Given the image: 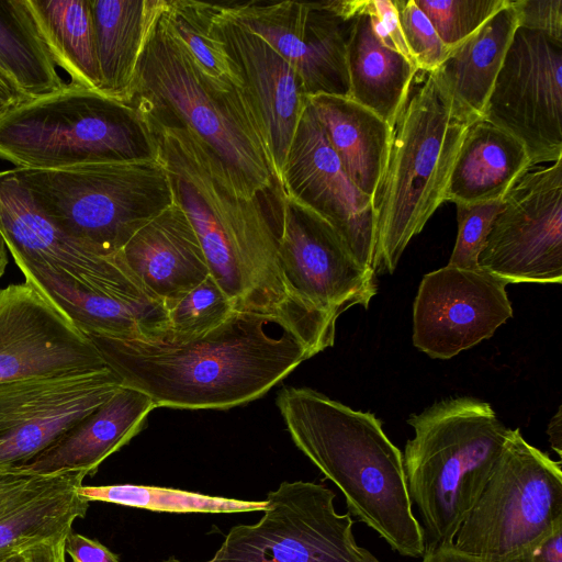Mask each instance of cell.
<instances>
[{
  "label": "cell",
  "instance_id": "obj_45",
  "mask_svg": "<svg viewBox=\"0 0 562 562\" xmlns=\"http://www.w3.org/2000/svg\"><path fill=\"white\" fill-rule=\"evenodd\" d=\"M27 100L16 87L0 72V117L16 104Z\"/></svg>",
  "mask_w": 562,
  "mask_h": 562
},
{
  "label": "cell",
  "instance_id": "obj_22",
  "mask_svg": "<svg viewBox=\"0 0 562 562\" xmlns=\"http://www.w3.org/2000/svg\"><path fill=\"white\" fill-rule=\"evenodd\" d=\"M156 408L145 393L121 385L93 412L77 422L48 448L11 471L56 475L80 472L94 475L100 464L128 443Z\"/></svg>",
  "mask_w": 562,
  "mask_h": 562
},
{
  "label": "cell",
  "instance_id": "obj_21",
  "mask_svg": "<svg viewBox=\"0 0 562 562\" xmlns=\"http://www.w3.org/2000/svg\"><path fill=\"white\" fill-rule=\"evenodd\" d=\"M16 266L25 281L49 297L87 337L146 342L168 340L167 308L146 288L97 290L37 266Z\"/></svg>",
  "mask_w": 562,
  "mask_h": 562
},
{
  "label": "cell",
  "instance_id": "obj_49",
  "mask_svg": "<svg viewBox=\"0 0 562 562\" xmlns=\"http://www.w3.org/2000/svg\"><path fill=\"white\" fill-rule=\"evenodd\" d=\"M11 553H0V562H3Z\"/></svg>",
  "mask_w": 562,
  "mask_h": 562
},
{
  "label": "cell",
  "instance_id": "obj_14",
  "mask_svg": "<svg viewBox=\"0 0 562 562\" xmlns=\"http://www.w3.org/2000/svg\"><path fill=\"white\" fill-rule=\"evenodd\" d=\"M223 9L269 43L294 69L306 98H349V1L227 2Z\"/></svg>",
  "mask_w": 562,
  "mask_h": 562
},
{
  "label": "cell",
  "instance_id": "obj_11",
  "mask_svg": "<svg viewBox=\"0 0 562 562\" xmlns=\"http://www.w3.org/2000/svg\"><path fill=\"white\" fill-rule=\"evenodd\" d=\"M280 204L279 268L291 302L336 327L348 308L369 307L375 273L353 258L337 232L318 214L276 188Z\"/></svg>",
  "mask_w": 562,
  "mask_h": 562
},
{
  "label": "cell",
  "instance_id": "obj_23",
  "mask_svg": "<svg viewBox=\"0 0 562 562\" xmlns=\"http://www.w3.org/2000/svg\"><path fill=\"white\" fill-rule=\"evenodd\" d=\"M119 255L167 312L210 276L199 237L176 200L136 232Z\"/></svg>",
  "mask_w": 562,
  "mask_h": 562
},
{
  "label": "cell",
  "instance_id": "obj_5",
  "mask_svg": "<svg viewBox=\"0 0 562 562\" xmlns=\"http://www.w3.org/2000/svg\"><path fill=\"white\" fill-rule=\"evenodd\" d=\"M411 87L392 127L385 170L373 199V271L393 273L411 241L445 202L450 173L473 121L436 72Z\"/></svg>",
  "mask_w": 562,
  "mask_h": 562
},
{
  "label": "cell",
  "instance_id": "obj_1",
  "mask_svg": "<svg viewBox=\"0 0 562 562\" xmlns=\"http://www.w3.org/2000/svg\"><path fill=\"white\" fill-rule=\"evenodd\" d=\"M165 167L173 198L201 243L210 276L236 311L282 319L313 356L331 347L336 328L299 310L279 268V213L248 194L194 132L143 119Z\"/></svg>",
  "mask_w": 562,
  "mask_h": 562
},
{
  "label": "cell",
  "instance_id": "obj_31",
  "mask_svg": "<svg viewBox=\"0 0 562 562\" xmlns=\"http://www.w3.org/2000/svg\"><path fill=\"white\" fill-rule=\"evenodd\" d=\"M56 65L71 81L100 92L91 0H27Z\"/></svg>",
  "mask_w": 562,
  "mask_h": 562
},
{
  "label": "cell",
  "instance_id": "obj_40",
  "mask_svg": "<svg viewBox=\"0 0 562 562\" xmlns=\"http://www.w3.org/2000/svg\"><path fill=\"white\" fill-rule=\"evenodd\" d=\"M518 26L562 41V0H512Z\"/></svg>",
  "mask_w": 562,
  "mask_h": 562
},
{
  "label": "cell",
  "instance_id": "obj_24",
  "mask_svg": "<svg viewBox=\"0 0 562 562\" xmlns=\"http://www.w3.org/2000/svg\"><path fill=\"white\" fill-rule=\"evenodd\" d=\"M531 162L525 146L498 126L476 120L467 130L453 164L445 202L502 201Z\"/></svg>",
  "mask_w": 562,
  "mask_h": 562
},
{
  "label": "cell",
  "instance_id": "obj_18",
  "mask_svg": "<svg viewBox=\"0 0 562 562\" xmlns=\"http://www.w3.org/2000/svg\"><path fill=\"white\" fill-rule=\"evenodd\" d=\"M279 189L324 218L358 263L373 270L376 246L373 202L344 171L308 101Z\"/></svg>",
  "mask_w": 562,
  "mask_h": 562
},
{
  "label": "cell",
  "instance_id": "obj_27",
  "mask_svg": "<svg viewBox=\"0 0 562 562\" xmlns=\"http://www.w3.org/2000/svg\"><path fill=\"white\" fill-rule=\"evenodd\" d=\"M347 68L349 98L393 127L418 69L406 57L380 42L372 30L370 16L361 10L351 21Z\"/></svg>",
  "mask_w": 562,
  "mask_h": 562
},
{
  "label": "cell",
  "instance_id": "obj_32",
  "mask_svg": "<svg viewBox=\"0 0 562 562\" xmlns=\"http://www.w3.org/2000/svg\"><path fill=\"white\" fill-rule=\"evenodd\" d=\"M88 502H103L158 513L233 514L265 512L268 502L211 496L198 492L135 484L85 486L78 488Z\"/></svg>",
  "mask_w": 562,
  "mask_h": 562
},
{
  "label": "cell",
  "instance_id": "obj_6",
  "mask_svg": "<svg viewBox=\"0 0 562 562\" xmlns=\"http://www.w3.org/2000/svg\"><path fill=\"white\" fill-rule=\"evenodd\" d=\"M407 423L414 437L403 464L425 550L454 544L512 429L488 403L469 396L437 402Z\"/></svg>",
  "mask_w": 562,
  "mask_h": 562
},
{
  "label": "cell",
  "instance_id": "obj_3",
  "mask_svg": "<svg viewBox=\"0 0 562 562\" xmlns=\"http://www.w3.org/2000/svg\"><path fill=\"white\" fill-rule=\"evenodd\" d=\"M277 406L295 446L340 490L349 513L393 551L422 558L424 530L413 514L403 454L381 422L308 387L281 389Z\"/></svg>",
  "mask_w": 562,
  "mask_h": 562
},
{
  "label": "cell",
  "instance_id": "obj_15",
  "mask_svg": "<svg viewBox=\"0 0 562 562\" xmlns=\"http://www.w3.org/2000/svg\"><path fill=\"white\" fill-rule=\"evenodd\" d=\"M106 368L92 341L36 286L0 289V383Z\"/></svg>",
  "mask_w": 562,
  "mask_h": 562
},
{
  "label": "cell",
  "instance_id": "obj_46",
  "mask_svg": "<svg viewBox=\"0 0 562 562\" xmlns=\"http://www.w3.org/2000/svg\"><path fill=\"white\" fill-rule=\"evenodd\" d=\"M547 432L549 435V441L552 449L558 453L559 457L562 454V414L561 407L558 408L555 415L551 418Z\"/></svg>",
  "mask_w": 562,
  "mask_h": 562
},
{
  "label": "cell",
  "instance_id": "obj_4",
  "mask_svg": "<svg viewBox=\"0 0 562 562\" xmlns=\"http://www.w3.org/2000/svg\"><path fill=\"white\" fill-rule=\"evenodd\" d=\"M127 104L143 119L194 132L248 194L274 190L271 161L243 91L212 81L164 13L143 49Z\"/></svg>",
  "mask_w": 562,
  "mask_h": 562
},
{
  "label": "cell",
  "instance_id": "obj_2",
  "mask_svg": "<svg viewBox=\"0 0 562 562\" xmlns=\"http://www.w3.org/2000/svg\"><path fill=\"white\" fill-rule=\"evenodd\" d=\"M122 385L156 407L228 409L255 401L313 357L279 317L235 311L182 344L88 337Z\"/></svg>",
  "mask_w": 562,
  "mask_h": 562
},
{
  "label": "cell",
  "instance_id": "obj_48",
  "mask_svg": "<svg viewBox=\"0 0 562 562\" xmlns=\"http://www.w3.org/2000/svg\"><path fill=\"white\" fill-rule=\"evenodd\" d=\"M3 562H24L20 552L11 553Z\"/></svg>",
  "mask_w": 562,
  "mask_h": 562
},
{
  "label": "cell",
  "instance_id": "obj_34",
  "mask_svg": "<svg viewBox=\"0 0 562 562\" xmlns=\"http://www.w3.org/2000/svg\"><path fill=\"white\" fill-rule=\"evenodd\" d=\"M236 311L233 301L209 276L168 310V344H182L206 335Z\"/></svg>",
  "mask_w": 562,
  "mask_h": 562
},
{
  "label": "cell",
  "instance_id": "obj_44",
  "mask_svg": "<svg viewBox=\"0 0 562 562\" xmlns=\"http://www.w3.org/2000/svg\"><path fill=\"white\" fill-rule=\"evenodd\" d=\"M422 562H482V560L451 544L425 550Z\"/></svg>",
  "mask_w": 562,
  "mask_h": 562
},
{
  "label": "cell",
  "instance_id": "obj_42",
  "mask_svg": "<svg viewBox=\"0 0 562 562\" xmlns=\"http://www.w3.org/2000/svg\"><path fill=\"white\" fill-rule=\"evenodd\" d=\"M505 562H562V526L530 550Z\"/></svg>",
  "mask_w": 562,
  "mask_h": 562
},
{
  "label": "cell",
  "instance_id": "obj_19",
  "mask_svg": "<svg viewBox=\"0 0 562 562\" xmlns=\"http://www.w3.org/2000/svg\"><path fill=\"white\" fill-rule=\"evenodd\" d=\"M204 9L211 27L238 70L241 91L269 155L276 187L280 188L307 103L301 81L291 65L269 43L227 14L221 3L204 2Z\"/></svg>",
  "mask_w": 562,
  "mask_h": 562
},
{
  "label": "cell",
  "instance_id": "obj_41",
  "mask_svg": "<svg viewBox=\"0 0 562 562\" xmlns=\"http://www.w3.org/2000/svg\"><path fill=\"white\" fill-rule=\"evenodd\" d=\"M65 553L71 562H121L115 553L98 540L72 530L65 538Z\"/></svg>",
  "mask_w": 562,
  "mask_h": 562
},
{
  "label": "cell",
  "instance_id": "obj_13",
  "mask_svg": "<svg viewBox=\"0 0 562 562\" xmlns=\"http://www.w3.org/2000/svg\"><path fill=\"white\" fill-rule=\"evenodd\" d=\"M477 267L507 283L562 282V158L529 168L508 190Z\"/></svg>",
  "mask_w": 562,
  "mask_h": 562
},
{
  "label": "cell",
  "instance_id": "obj_7",
  "mask_svg": "<svg viewBox=\"0 0 562 562\" xmlns=\"http://www.w3.org/2000/svg\"><path fill=\"white\" fill-rule=\"evenodd\" d=\"M157 157L137 111L70 81L0 117V159L15 168L60 169Z\"/></svg>",
  "mask_w": 562,
  "mask_h": 562
},
{
  "label": "cell",
  "instance_id": "obj_35",
  "mask_svg": "<svg viewBox=\"0 0 562 562\" xmlns=\"http://www.w3.org/2000/svg\"><path fill=\"white\" fill-rule=\"evenodd\" d=\"M450 49L479 30L509 0H414Z\"/></svg>",
  "mask_w": 562,
  "mask_h": 562
},
{
  "label": "cell",
  "instance_id": "obj_25",
  "mask_svg": "<svg viewBox=\"0 0 562 562\" xmlns=\"http://www.w3.org/2000/svg\"><path fill=\"white\" fill-rule=\"evenodd\" d=\"M307 101L344 171L373 202L386 166L392 126L350 98L316 94Z\"/></svg>",
  "mask_w": 562,
  "mask_h": 562
},
{
  "label": "cell",
  "instance_id": "obj_28",
  "mask_svg": "<svg viewBox=\"0 0 562 562\" xmlns=\"http://www.w3.org/2000/svg\"><path fill=\"white\" fill-rule=\"evenodd\" d=\"M517 27V13L509 0L506 7L454 46L441 66L434 71L454 102L473 121L483 116Z\"/></svg>",
  "mask_w": 562,
  "mask_h": 562
},
{
  "label": "cell",
  "instance_id": "obj_43",
  "mask_svg": "<svg viewBox=\"0 0 562 562\" xmlns=\"http://www.w3.org/2000/svg\"><path fill=\"white\" fill-rule=\"evenodd\" d=\"M65 538L32 544L20 551L24 562H66Z\"/></svg>",
  "mask_w": 562,
  "mask_h": 562
},
{
  "label": "cell",
  "instance_id": "obj_37",
  "mask_svg": "<svg viewBox=\"0 0 562 562\" xmlns=\"http://www.w3.org/2000/svg\"><path fill=\"white\" fill-rule=\"evenodd\" d=\"M502 201L488 203H457L458 235L448 266L479 269L477 257Z\"/></svg>",
  "mask_w": 562,
  "mask_h": 562
},
{
  "label": "cell",
  "instance_id": "obj_10",
  "mask_svg": "<svg viewBox=\"0 0 562 562\" xmlns=\"http://www.w3.org/2000/svg\"><path fill=\"white\" fill-rule=\"evenodd\" d=\"M324 484L282 482L258 522L237 525L204 562H381L357 544L350 513L336 512ZM161 562H181L171 555Z\"/></svg>",
  "mask_w": 562,
  "mask_h": 562
},
{
  "label": "cell",
  "instance_id": "obj_47",
  "mask_svg": "<svg viewBox=\"0 0 562 562\" xmlns=\"http://www.w3.org/2000/svg\"><path fill=\"white\" fill-rule=\"evenodd\" d=\"M8 248L5 241L0 233V278L3 276L8 266Z\"/></svg>",
  "mask_w": 562,
  "mask_h": 562
},
{
  "label": "cell",
  "instance_id": "obj_20",
  "mask_svg": "<svg viewBox=\"0 0 562 562\" xmlns=\"http://www.w3.org/2000/svg\"><path fill=\"white\" fill-rule=\"evenodd\" d=\"M0 233L15 265L37 266L97 290L146 288L119 252L102 256L49 221L12 169L0 172Z\"/></svg>",
  "mask_w": 562,
  "mask_h": 562
},
{
  "label": "cell",
  "instance_id": "obj_33",
  "mask_svg": "<svg viewBox=\"0 0 562 562\" xmlns=\"http://www.w3.org/2000/svg\"><path fill=\"white\" fill-rule=\"evenodd\" d=\"M164 18L170 31L212 81L223 89H243L235 64L210 25L203 1H168Z\"/></svg>",
  "mask_w": 562,
  "mask_h": 562
},
{
  "label": "cell",
  "instance_id": "obj_29",
  "mask_svg": "<svg viewBox=\"0 0 562 562\" xmlns=\"http://www.w3.org/2000/svg\"><path fill=\"white\" fill-rule=\"evenodd\" d=\"M0 72L27 100L66 86L27 0H0Z\"/></svg>",
  "mask_w": 562,
  "mask_h": 562
},
{
  "label": "cell",
  "instance_id": "obj_17",
  "mask_svg": "<svg viewBox=\"0 0 562 562\" xmlns=\"http://www.w3.org/2000/svg\"><path fill=\"white\" fill-rule=\"evenodd\" d=\"M507 281L480 269L442 267L424 276L413 306V344L434 359L470 349L513 316Z\"/></svg>",
  "mask_w": 562,
  "mask_h": 562
},
{
  "label": "cell",
  "instance_id": "obj_38",
  "mask_svg": "<svg viewBox=\"0 0 562 562\" xmlns=\"http://www.w3.org/2000/svg\"><path fill=\"white\" fill-rule=\"evenodd\" d=\"M63 474L35 475L11 470L0 471V517L52 486Z\"/></svg>",
  "mask_w": 562,
  "mask_h": 562
},
{
  "label": "cell",
  "instance_id": "obj_16",
  "mask_svg": "<svg viewBox=\"0 0 562 562\" xmlns=\"http://www.w3.org/2000/svg\"><path fill=\"white\" fill-rule=\"evenodd\" d=\"M121 385L110 368L0 383V471L48 448Z\"/></svg>",
  "mask_w": 562,
  "mask_h": 562
},
{
  "label": "cell",
  "instance_id": "obj_9",
  "mask_svg": "<svg viewBox=\"0 0 562 562\" xmlns=\"http://www.w3.org/2000/svg\"><path fill=\"white\" fill-rule=\"evenodd\" d=\"M561 526V461L512 429L454 547L482 562H505Z\"/></svg>",
  "mask_w": 562,
  "mask_h": 562
},
{
  "label": "cell",
  "instance_id": "obj_12",
  "mask_svg": "<svg viewBox=\"0 0 562 562\" xmlns=\"http://www.w3.org/2000/svg\"><path fill=\"white\" fill-rule=\"evenodd\" d=\"M482 119L516 137L532 167L562 158V41L518 26Z\"/></svg>",
  "mask_w": 562,
  "mask_h": 562
},
{
  "label": "cell",
  "instance_id": "obj_39",
  "mask_svg": "<svg viewBox=\"0 0 562 562\" xmlns=\"http://www.w3.org/2000/svg\"><path fill=\"white\" fill-rule=\"evenodd\" d=\"M360 10L370 16L372 30L380 42L414 64L403 37L393 0H361Z\"/></svg>",
  "mask_w": 562,
  "mask_h": 562
},
{
  "label": "cell",
  "instance_id": "obj_30",
  "mask_svg": "<svg viewBox=\"0 0 562 562\" xmlns=\"http://www.w3.org/2000/svg\"><path fill=\"white\" fill-rule=\"evenodd\" d=\"M85 477L80 472L64 473L52 486L0 517V553L66 537L89 508L90 502L78 493Z\"/></svg>",
  "mask_w": 562,
  "mask_h": 562
},
{
  "label": "cell",
  "instance_id": "obj_36",
  "mask_svg": "<svg viewBox=\"0 0 562 562\" xmlns=\"http://www.w3.org/2000/svg\"><path fill=\"white\" fill-rule=\"evenodd\" d=\"M400 26L418 71L437 70L450 54L426 14L414 0H393Z\"/></svg>",
  "mask_w": 562,
  "mask_h": 562
},
{
  "label": "cell",
  "instance_id": "obj_8",
  "mask_svg": "<svg viewBox=\"0 0 562 562\" xmlns=\"http://www.w3.org/2000/svg\"><path fill=\"white\" fill-rule=\"evenodd\" d=\"M12 170L49 221L102 256L116 255L175 201L158 156L60 169Z\"/></svg>",
  "mask_w": 562,
  "mask_h": 562
},
{
  "label": "cell",
  "instance_id": "obj_26",
  "mask_svg": "<svg viewBox=\"0 0 562 562\" xmlns=\"http://www.w3.org/2000/svg\"><path fill=\"white\" fill-rule=\"evenodd\" d=\"M167 0H91L100 92L128 102L147 38Z\"/></svg>",
  "mask_w": 562,
  "mask_h": 562
}]
</instances>
